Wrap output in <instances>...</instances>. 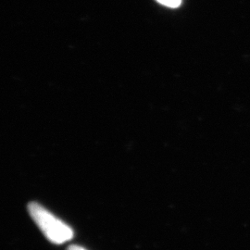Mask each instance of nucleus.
<instances>
[{
  "label": "nucleus",
  "instance_id": "obj_1",
  "mask_svg": "<svg viewBox=\"0 0 250 250\" xmlns=\"http://www.w3.org/2000/svg\"><path fill=\"white\" fill-rule=\"evenodd\" d=\"M28 211L36 225L51 243L60 245L72 240L73 237L72 228L56 218L43 206L32 202L28 205Z\"/></svg>",
  "mask_w": 250,
  "mask_h": 250
},
{
  "label": "nucleus",
  "instance_id": "obj_2",
  "mask_svg": "<svg viewBox=\"0 0 250 250\" xmlns=\"http://www.w3.org/2000/svg\"><path fill=\"white\" fill-rule=\"evenodd\" d=\"M158 1L160 4L166 6L168 8H178L179 6L182 4V0H156Z\"/></svg>",
  "mask_w": 250,
  "mask_h": 250
},
{
  "label": "nucleus",
  "instance_id": "obj_3",
  "mask_svg": "<svg viewBox=\"0 0 250 250\" xmlns=\"http://www.w3.org/2000/svg\"><path fill=\"white\" fill-rule=\"evenodd\" d=\"M67 250H85L83 248H82V247H79V246H70Z\"/></svg>",
  "mask_w": 250,
  "mask_h": 250
}]
</instances>
